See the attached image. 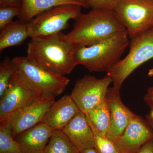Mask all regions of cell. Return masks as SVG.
Returning a JSON list of instances; mask_svg holds the SVG:
<instances>
[{
	"label": "cell",
	"mask_w": 153,
	"mask_h": 153,
	"mask_svg": "<svg viewBox=\"0 0 153 153\" xmlns=\"http://www.w3.org/2000/svg\"><path fill=\"white\" fill-rule=\"evenodd\" d=\"M76 49V45L68 41L61 32L31 38L27 43V57L47 71L65 76L78 65Z\"/></svg>",
	"instance_id": "1"
},
{
	"label": "cell",
	"mask_w": 153,
	"mask_h": 153,
	"mask_svg": "<svg viewBox=\"0 0 153 153\" xmlns=\"http://www.w3.org/2000/svg\"><path fill=\"white\" fill-rule=\"evenodd\" d=\"M126 31L114 11L92 9L79 14L65 38L76 46L89 47Z\"/></svg>",
	"instance_id": "2"
},
{
	"label": "cell",
	"mask_w": 153,
	"mask_h": 153,
	"mask_svg": "<svg viewBox=\"0 0 153 153\" xmlns=\"http://www.w3.org/2000/svg\"><path fill=\"white\" fill-rule=\"evenodd\" d=\"M129 38L126 31L89 47L76 46L78 65L91 72H108L120 60L129 45Z\"/></svg>",
	"instance_id": "3"
},
{
	"label": "cell",
	"mask_w": 153,
	"mask_h": 153,
	"mask_svg": "<svg viewBox=\"0 0 153 153\" xmlns=\"http://www.w3.org/2000/svg\"><path fill=\"white\" fill-rule=\"evenodd\" d=\"M128 55L106 72L113 86L120 89L125 80L138 67L153 58V27L131 39Z\"/></svg>",
	"instance_id": "4"
},
{
	"label": "cell",
	"mask_w": 153,
	"mask_h": 153,
	"mask_svg": "<svg viewBox=\"0 0 153 153\" xmlns=\"http://www.w3.org/2000/svg\"><path fill=\"white\" fill-rule=\"evenodd\" d=\"M15 68L29 83L44 95L57 97L66 89L70 79L44 69L27 56L13 58Z\"/></svg>",
	"instance_id": "5"
},
{
	"label": "cell",
	"mask_w": 153,
	"mask_h": 153,
	"mask_svg": "<svg viewBox=\"0 0 153 153\" xmlns=\"http://www.w3.org/2000/svg\"><path fill=\"white\" fill-rule=\"evenodd\" d=\"M82 7L61 5L39 14L27 22L29 38L47 37L61 33L68 27L69 20H75L81 13Z\"/></svg>",
	"instance_id": "6"
},
{
	"label": "cell",
	"mask_w": 153,
	"mask_h": 153,
	"mask_svg": "<svg viewBox=\"0 0 153 153\" xmlns=\"http://www.w3.org/2000/svg\"><path fill=\"white\" fill-rule=\"evenodd\" d=\"M113 11L130 39L153 27V0H119Z\"/></svg>",
	"instance_id": "7"
},
{
	"label": "cell",
	"mask_w": 153,
	"mask_h": 153,
	"mask_svg": "<svg viewBox=\"0 0 153 153\" xmlns=\"http://www.w3.org/2000/svg\"><path fill=\"white\" fill-rule=\"evenodd\" d=\"M42 95L15 68L8 87L0 99V122L5 120Z\"/></svg>",
	"instance_id": "8"
},
{
	"label": "cell",
	"mask_w": 153,
	"mask_h": 153,
	"mask_svg": "<svg viewBox=\"0 0 153 153\" xmlns=\"http://www.w3.org/2000/svg\"><path fill=\"white\" fill-rule=\"evenodd\" d=\"M112 79L108 75L98 78L85 75L76 81L71 91V97L79 110L86 114L106 97Z\"/></svg>",
	"instance_id": "9"
},
{
	"label": "cell",
	"mask_w": 153,
	"mask_h": 153,
	"mask_svg": "<svg viewBox=\"0 0 153 153\" xmlns=\"http://www.w3.org/2000/svg\"><path fill=\"white\" fill-rule=\"evenodd\" d=\"M55 98L42 95L1 122L8 124L12 136L15 138L19 134L42 122L45 114L55 102Z\"/></svg>",
	"instance_id": "10"
},
{
	"label": "cell",
	"mask_w": 153,
	"mask_h": 153,
	"mask_svg": "<svg viewBox=\"0 0 153 153\" xmlns=\"http://www.w3.org/2000/svg\"><path fill=\"white\" fill-rule=\"evenodd\" d=\"M153 138L151 126L146 120L136 114L114 143L118 153H137Z\"/></svg>",
	"instance_id": "11"
},
{
	"label": "cell",
	"mask_w": 153,
	"mask_h": 153,
	"mask_svg": "<svg viewBox=\"0 0 153 153\" xmlns=\"http://www.w3.org/2000/svg\"><path fill=\"white\" fill-rule=\"evenodd\" d=\"M120 90L115 86L109 87L106 95L111 114L110 126L107 138L114 143L123 134L136 115L123 104Z\"/></svg>",
	"instance_id": "12"
},
{
	"label": "cell",
	"mask_w": 153,
	"mask_h": 153,
	"mask_svg": "<svg viewBox=\"0 0 153 153\" xmlns=\"http://www.w3.org/2000/svg\"><path fill=\"white\" fill-rule=\"evenodd\" d=\"M62 131L80 152L94 148V134L86 115L79 111L63 129Z\"/></svg>",
	"instance_id": "13"
},
{
	"label": "cell",
	"mask_w": 153,
	"mask_h": 153,
	"mask_svg": "<svg viewBox=\"0 0 153 153\" xmlns=\"http://www.w3.org/2000/svg\"><path fill=\"white\" fill-rule=\"evenodd\" d=\"M79 111L71 95H65L55 101L41 123L53 130H62Z\"/></svg>",
	"instance_id": "14"
},
{
	"label": "cell",
	"mask_w": 153,
	"mask_h": 153,
	"mask_svg": "<svg viewBox=\"0 0 153 153\" xmlns=\"http://www.w3.org/2000/svg\"><path fill=\"white\" fill-rule=\"evenodd\" d=\"M53 130L42 123L19 134L15 139L22 153H44Z\"/></svg>",
	"instance_id": "15"
},
{
	"label": "cell",
	"mask_w": 153,
	"mask_h": 153,
	"mask_svg": "<svg viewBox=\"0 0 153 153\" xmlns=\"http://www.w3.org/2000/svg\"><path fill=\"white\" fill-rule=\"evenodd\" d=\"M75 4L88 8L85 2L78 0H22L19 20L30 22L39 14L56 6Z\"/></svg>",
	"instance_id": "16"
},
{
	"label": "cell",
	"mask_w": 153,
	"mask_h": 153,
	"mask_svg": "<svg viewBox=\"0 0 153 153\" xmlns=\"http://www.w3.org/2000/svg\"><path fill=\"white\" fill-rule=\"evenodd\" d=\"M28 38L27 23L19 20L13 21L1 30L0 52L9 47L22 45Z\"/></svg>",
	"instance_id": "17"
},
{
	"label": "cell",
	"mask_w": 153,
	"mask_h": 153,
	"mask_svg": "<svg viewBox=\"0 0 153 153\" xmlns=\"http://www.w3.org/2000/svg\"><path fill=\"white\" fill-rule=\"evenodd\" d=\"M99 133L107 137L111 123L110 109L106 99L85 114Z\"/></svg>",
	"instance_id": "18"
},
{
	"label": "cell",
	"mask_w": 153,
	"mask_h": 153,
	"mask_svg": "<svg viewBox=\"0 0 153 153\" xmlns=\"http://www.w3.org/2000/svg\"><path fill=\"white\" fill-rule=\"evenodd\" d=\"M44 153H80V152L62 131L54 130Z\"/></svg>",
	"instance_id": "19"
},
{
	"label": "cell",
	"mask_w": 153,
	"mask_h": 153,
	"mask_svg": "<svg viewBox=\"0 0 153 153\" xmlns=\"http://www.w3.org/2000/svg\"><path fill=\"white\" fill-rule=\"evenodd\" d=\"M0 123V153H22L19 143L12 136L10 126Z\"/></svg>",
	"instance_id": "20"
},
{
	"label": "cell",
	"mask_w": 153,
	"mask_h": 153,
	"mask_svg": "<svg viewBox=\"0 0 153 153\" xmlns=\"http://www.w3.org/2000/svg\"><path fill=\"white\" fill-rule=\"evenodd\" d=\"M15 70L13 59L6 57L0 64V97L8 87L10 81Z\"/></svg>",
	"instance_id": "21"
},
{
	"label": "cell",
	"mask_w": 153,
	"mask_h": 153,
	"mask_svg": "<svg viewBox=\"0 0 153 153\" xmlns=\"http://www.w3.org/2000/svg\"><path fill=\"white\" fill-rule=\"evenodd\" d=\"M93 130L95 142V149L98 153H118L114 143L107 137L99 133L92 124L87 118Z\"/></svg>",
	"instance_id": "22"
},
{
	"label": "cell",
	"mask_w": 153,
	"mask_h": 153,
	"mask_svg": "<svg viewBox=\"0 0 153 153\" xmlns=\"http://www.w3.org/2000/svg\"><path fill=\"white\" fill-rule=\"evenodd\" d=\"M21 8L11 6L0 5V30H2L13 22L15 17H19Z\"/></svg>",
	"instance_id": "23"
},
{
	"label": "cell",
	"mask_w": 153,
	"mask_h": 153,
	"mask_svg": "<svg viewBox=\"0 0 153 153\" xmlns=\"http://www.w3.org/2000/svg\"><path fill=\"white\" fill-rule=\"evenodd\" d=\"M119 0H85L86 5L91 9L114 10Z\"/></svg>",
	"instance_id": "24"
},
{
	"label": "cell",
	"mask_w": 153,
	"mask_h": 153,
	"mask_svg": "<svg viewBox=\"0 0 153 153\" xmlns=\"http://www.w3.org/2000/svg\"><path fill=\"white\" fill-rule=\"evenodd\" d=\"M145 103L151 109L153 108V86L149 88L144 97Z\"/></svg>",
	"instance_id": "25"
},
{
	"label": "cell",
	"mask_w": 153,
	"mask_h": 153,
	"mask_svg": "<svg viewBox=\"0 0 153 153\" xmlns=\"http://www.w3.org/2000/svg\"><path fill=\"white\" fill-rule=\"evenodd\" d=\"M137 153H153V138L146 143Z\"/></svg>",
	"instance_id": "26"
},
{
	"label": "cell",
	"mask_w": 153,
	"mask_h": 153,
	"mask_svg": "<svg viewBox=\"0 0 153 153\" xmlns=\"http://www.w3.org/2000/svg\"><path fill=\"white\" fill-rule=\"evenodd\" d=\"M22 0H0V5L22 7Z\"/></svg>",
	"instance_id": "27"
},
{
	"label": "cell",
	"mask_w": 153,
	"mask_h": 153,
	"mask_svg": "<svg viewBox=\"0 0 153 153\" xmlns=\"http://www.w3.org/2000/svg\"><path fill=\"white\" fill-rule=\"evenodd\" d=\"M146 120L148 123L151 126L153 130V118L151 117L150 114H147L146 116Z\"/></svg>",
	"instance_id": "28"
},
{
	"label": "cell",
	"mask_w": 153,
	"mask_h": 153,
	"mask_svg": "<svg viewBox=\"0 0 153 153\" xmlns=\"http://www.w3.org/2000/svg\"><path fill=\"white\" fill-rule=\"evenodd\" d=\"M80 153H98L94 148L88 149L80 152Z\"/></svg>",
	"instance_id": "29"
},
{
	"label": "cell",
	"mask_w": 153,
	"mask_h": 153,
	"mask_svg": "<svg viewBox=\"0 0 153 153\" xmlns=\"http://www.w3.org/2000/svg\"><path fill=\"white\" fill-rule=\"evenodd\" d=\"M148 75L149 77H153V67L149 70Z\"/></svg>",
	"instance_id": "30"
},
{
	"label": "cell",
	"mask_w": 153,
	"mask_h": 153,
	"mask_svg": "<svg viewBox=\"0 0 153 153\" xmlns=\"http://www.w3.org/2000/svg\"><path fill=\"white\" fill-rule=\"evenodd\" d=\"M153 118V108L151 109L150 113L149 114Z\"/></svg>",
	"instance_id": "31"
},
{
	"label": "cell",
	"mask_w": 153,
	"mask_h": 153,
	"mask_svg": "<svg viewBox=\"0 0 153 153\" xmlns=\"http://www.w3.org/2000/svg\"><path fill=\"white\" fill-rule=\"evenodd\" d=\"M78 1H81L85 2V0H78Z\"/></svg>",
	"instance_id": "32"
},
{
	"label": "cell",
	"mask_w": 153,
	"mask_h": 153,
	"mask_svg": "<svg viewBox=\"0 0 153 153\" xmlns=\"http://www.w3.org/2000/svg\"></svg>",
	"instance_id": "33"
}]
</instances>
